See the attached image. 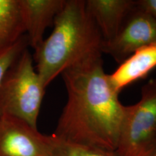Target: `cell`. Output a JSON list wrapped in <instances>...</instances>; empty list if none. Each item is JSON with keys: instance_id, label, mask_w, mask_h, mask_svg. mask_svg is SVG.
<instances>
[{"instance_id": "cell-1", "label": "cell", "mask_w": 156, "mask_h": 156, "mask_svg": "<svg viewBox=\"0 0 156 156\" xmlns=\"http://www.w3.org/2000/svg\"><path fill=\"white\" fill-rule=\"evenodd\" d=\"M67 101L53 134L64 141L115 152L127 106L119 99L102 55L72 66L61 74Z\"/></svg>"}, {"instance_id": "cell-2", "label": "cell", "mask_w": 156, "mask_h": 156, "mask_svg": "<svg viewBox=\"0 0 156 156\" xmlns=\"http://www.w3.org/2000/svg\"><path fill=\"white\" fill-rule=\"evenodd\" d=\"M53 26L33 56L46 87L65 69L103 54V38L85 0H65Z\"/></svg>"}, {"instance_id": "cell-3", "label": "cell", "mask_w": 156, "mask_h": 156, "mask_svg": "<svg viewBox=\"0 0 156 156\" xmlns=\"http://www.w3.org/2000/svg\"><path fill=\"white\" fill-rule=\"evenodd\" d=\"M46 88L35 69L33 56L26 48L0 83V116L17 117L37 128Z\"/></svg>"}, {"instance_id": "cell-4", "label": "cell", "mask_w": 156, "mask_h": 156, "mask_svg": "<svg viewBox=\"0 0 156 156\" xmlns=\"http://www.w3.org/2000/svg\"><path fill=\"white\" fill-rule=\"evenodd\" d=\"M156 151V78L142 87L137 103L127 106L117 156H151Z\"/></svg>"}, {"instance_id": "cell-5", "label": "cell", "mask_w": 156, "mask_h": 156, "mask_svg": "<svg viewBox=\"0 0 156 156\" xmlns=\"http://www.w3.org/2000/svg\"><path fill=\"white\" fill-rule=\"evenodd\" d=\"M155 44L156 19L136 2L116 36L103 42L101 51L121 64L136 50Z\"/></svg>"}, {"instance_id": "cell-6", "label": "cell", "mask_w": 156, "mask_h": 156, "mask_svg": "<svg viewBox=\"0 0 156 156\" xmlns=\"http://www.w3.org/2000/svg\"><path fill=\"white\" fill-rule=\"evenodd\" d=\"M53 135H45L24 120L0 116V156H51Z\"/></svg>"}, {"instance_id": "cell-7", "label": "cell", "mask_w": 156, "mask_h": 156, "mask_svg": "<svg viewBox=\"0 0 156 156\" xmlns=\"http://www.w3.org/2000/svg\"><path fill=\"white\" fill-rule=\"evenodd\" d=\"M29 46L36 50L46 29L54 25L65 0H18Z\"/></svg>"}, {"instance_id": "cell-8", "label": "cell", "mask_w": 156, "mask_h": 156, "mask_svg": "<svg viewBox=\"0 0 156 156\" xmlns=\"http://www.w3.org/2000/svg\"><path fill=\"white\" fill-rule=\"evenodd\" d=\"M136 4V0L85 1L87 12L100 31L103 42L116 36Z\"/></svg>"}, {"instance_id": "cell-9", "label": "cell", "mask_w": 156, "mask_h": 156, "mask_svg": "<svg viewBox=\"0 0 156 156\" xmlns=\"http://www.w3.org/2000/svg\"><path fill=\"white\" fill-rule=\"evenodd\" d=\"M156 67V44L136 50L122 63L116 71L108 75L113 89L119 93L134 82L144 79Z\"/></svg>"}, {"instance_id": "cell-10", "label": "cell", "mask_w": 156, "mask_h": 156, "mask_svg": "<svg viewBox=\"0 0 156 156\" xmlns=\"http://www.w3.org/2000/svg\"><path fill=\"white\" fill-rule=\"evenodd\" d=\"M25 34L18 0H0V53Z\"/></svg>"}, {"instance_id": "cell-11", "label": "cell", "mask_w": 156, "mask_h": 156, "mask_svg": "<svg viewBox=\"0 0 156 156\" xmlns=\"http://www.w3.org/2000/svg\"><path fill=\"white\" fill-rule=\"evenodd\" d=\"M54 145L51 156H117L116 152L97 149L58 139L53 134Z\"/></svg>"}, {"instance_id": "cell-12", "label": "cell", "mask_w": 156, "mask_h": 156, "mask_svg": "<svg viewBox=\"0 0 156 156\" xmlns=\"http://www.w3.org/2000/svg\"><path fill=\"white\" fill-rule=\"evenodd\" d=\"M28 46V38L25 34L13 46L0 53V83L7 69Z\"/></svg>"}, {"instance_id": "cell-13", "label": "cell", "mask_w": 156, "mask_h": 156, "mask_svg": "<svg viewBox=\"0 0 156 156\" xmlns=\"http://www.w3.org/2000/svg\"><path fill=\"white\" fill-rule=\"evenodd\" d=\"M136 2L156 19V0H136Z\"/></svg>"}, {"instance_id": "cell-14", "label": "cell", "mask_w": 156, "mask_h": 156, "mask_svg": "<svg viewBox=\"0 0 156 156\" xmlns=\"http://www.w3.org/2000/svg\"><path fill=\"white\" fill-rule=\"evenodd\" d=\"M151 156H156V151H155V153H154L153 154V155H152Z\"/></svg>"}]
</instances>
